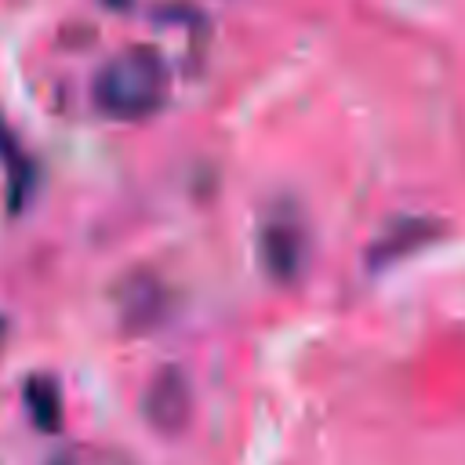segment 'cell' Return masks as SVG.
<instances>
[{"label":"cell","instance_id":"6da1fadb","mask_svg":"<svg viewBox=\"0 0 465 465\" xmlns=\"http://www.w3.org/2000/svg\"><path fill=\"white\" fill-rule=\"evenodd\" d=\"M91 98L105 116L138 120L160 109L167 98V65L153 47H131L113 54L91 84Z\"/></svg>","mask_w":465,"mask_h":465},{"label":"cell","instance_id":"7a4b0ae2","mask_svg":"<svg viewBox=\"0 0 465 465\" xmlns=\"http://www.w3.org/2000/svg\"><path fill=\"white\" fill-rule=\"evenodd\" d=\"M189 411H193V396H189L185 374L174 371V367H163L149 381V392H145V418H149V425L156 432H163V436H174V432L185 429Z\"/></svg>","mask_w":465,"mask_h":465},{"label":"cell","instance_id":"3957f363","mask_svg":"<svg viewBox=\"0 0 465 465\" xmlns=\"http://www.w3.org/2000/svg\"><path fill=\"white\" fill-rule=\"evenodd\" d=\"M25 403H29L33 421H36L44 432L58 429L62 400H58V389H54V381H51V378H29V385H25Z\"/></svg>","mask_w":465,"mask_h":465},{"label":"cell","instance_id":"277c9868","mask_svg":"<svg viewBox=\"0 0 465 465\" xmlns=\"http://www.w3.org/2000/svg\"><path fill=\"white\" fill-rule=\"evenodd\" d=\"M265 262H269V269H272L280 280H287V276L294 272V265H298L294 229H287V225H269V229H265Z\"/></svg>","mask_w":465,"mask_h":465}]
</instances>
